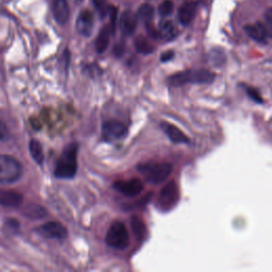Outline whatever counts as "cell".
<instances>
[{
    "label": "cell",
    "mask_w": 272,
    "mask_h": 272,
    "mask_svg": "<svg viewBox=\"0 0 272 272\" xmlns=\"http://www.w3.org/2000/svg\"><path fill=\"white\" fill-rule=\"evenodd\" d=\"M138 171L145 177V179L153 185L161 184L172 173L173 167L170 163H147L137 167Z\"/></svg>",
    "instance_id": "3957f363"
},
{
    "label": "cell",
    "mask_w": 272,
    "mask_h": 272,
    "mask_svg": "<svg viewBox=\"0 0 272 272\" xmlns=\"http://www.w3.org/2000/svg\"><path fill=\"white\" fill-rule=\"evenodd\" d=\"M8 139H9L8 127L3 121H0V140L5 141V140H8Z\"/></svg>",
    "instance_id": "f1b7e54d"
},
{
    "label": "cell",
    "mask_w": 272,
    "mask_h": 272,
    "mask_svg": "<svg viewBox=\"0 0 272 272\" xmlns=\"http://www.w3.org/2000/svg\"><path fill=\"white\" fill-rule=\"evenodd\" d=\"M134 45H135V49L138 53H141V54H151V53H153L154 52V47L153 45L151 44V43L143 37V36H139L135 40V43H134Z\"/></svg>",
    "instance_id": "603a6c76"
},
{
    "label": "cell",
    "mask_w": 272,
    "mask_h": 272,
    "mask_svg": "<svg viewBox=\"0 0 272 272\" xmlns=\"http://www.w3.org/2000/svg\"><path fill=\"white\" fill-rule=\"evenodd\" d=\"M23 175V166L13 157L0 154V184L16 182Z\"/></svg>",
    "instance_id": "277c9868"
},
{
    "label": "cell",
    "mask_w": 272,
    "mask_h": 272,
    "mask_svg": "<svg viewBox=\"0 0 272 272\" xmlns=\"http://www.w3.org/2000/svg\"><path fill=\"white\" fill-rule=\"evenodd\" d=\"M265 20H266V27L268 28L270 35L272 37V8H269L265 13Z\"/></svg>",
    "instance_id": "83f0119b"
},
{
    "label": "cell",
    "mask_w": 272,
    "mask_h": 272,
    "mask_svg": "<svg viewBox=\"0 0 272 272\" xmlns=\"http://www.w3.org/2000/svg\"><path fill=\"white\" fill-rule=\"evenodd\" d=\"M173 57H175V52L169 50V51H166L164 53H162V56H161V62L163 63H165V62H169L173 59Z\"/></svg>",
    "instance_id": "f546056e"
},
{
    "label": "cell",
    "mask_w": 272,
    "mask_h": 272,
    "mask_svg": "<svg viewBox=\"0 0 272 272\" xmlns=\"http://www.w3.org/2000/svg\"><path fill=\"white\" fill-rule=\"evenodd\" d=\"M108 14H110V18H111V23H110V25H108V27H110V29H111L112 34H114L115 30H116V23H117V8L111 6L110 12H108Z\"/></svg>",
    "instance_id": "4316f807"
},
{
    "label": "cell",
    "mask_w": 272,
    "mask_h": 272,
    "mask_svg": "<svg viewBox=\"0 0 272 272\" xmlns=\"http://www.w3.org/2000/svg\"><path fill=\"white\" fill-rule=\"evenodd\" d=\"M173 8H175V6H173L171 0H164V2H162L159 6L158 12L162 17H167L172 13Z\"/></svg>",
    "instance_id": "d4e9b609"
},
{
    "label": "cell",
    "mask_w": 272,
    "mask_h": 272,
    "mask_svg": "<svg viewBox=\"0 0 272 272\" xmlns=\"http://www.w3.org/2000/svg\"><path fill=\"white\" fill-rule=\"evenodd\" d=\"M216 79V74L208 69H188L171 74L168 83L172 86H182L185 84H208Z\"/></svg>",
    "instance_id": "7a4b0ae2"
},
{
    "label": "cell",
    "mask_w": 272,
    "mask_h": 272,
    "mask_svg": "<svg viewBox=\"0 0 272 272\" xmlns=\"http://www.w3.org/2000/svg\"><path fill=\"white\" fill-rule=\"evenodd\" d=\"M161 129L163 130V132H164L168 138L172 141V143L175 144H189V138L188 136L185 134L183 131H181V130L173 126L169 123H166V122H163L161 123Z\"/></svg>",
    "instance_id": "5bb4252c"
},
{
    "label": "cell",
    "mask_w": 272,
    "mask_h": 272,
    "mask_svg": "<svg viewBox=\"0 0 272 272\" xmlns=\"http://www.w3.org/2000/svg\"><path fill=\"white\" fill-rule=\"evenodd\" d=\"M138 17L132 11L127 10L122 14L121 20H119V27L124 36H131L137 27Z\"/></svg>",
    "instance_id": "7c38bea8"
},
{
    "label": "cell",
    "mask_w": 272,
    "mask_h": 272,
    "mask_svg": "<svg viewBox=\"0 0 272 272\" xmlns=\"http://www.w3.org/2000/svg\"><path fill=\"white\" fill-rule=\"evenodd\" d=\"M198 10V4L191 0L184 2L178 10V18L183 26H188L193 20Z\"/></svg>",
    "instance_id": "4fadbf2b"
},
{
    "label": "cell",
    "mask_w": 272,
    "mask_h": 272,
    "mask_svg": "<svg viewBox=\"0 0 272 272\" xmlns=\"http://www.w3.org/2000/svg\"><path fill=\"white\" fill-rule=\"evenodd\" d=\"M23 214L30 219H42L47 216V211L38 204H29L24 209Z\"/></svg>",
    "instance_id": "ffe728a7"
},
{
    "label": "cell",
    "mask_w": 272,
    "mask_h": 272,
    "mask_svg": "<svg viewBox=\"0 0 272 272\" xmlns=\"http://www.w3.org/2000/svg\"><path fill=\"white\" fill-rule=\"evenodd\" d=\"M136 15L138 19H140V21H143L144 25L153 24L152 21H153V16H154V8L151 5L145 4L138 9Z\"/></svg>",
    "instance_id": "44dd1931"
},
{
    "label": "cell",
    "mask_w": 272,
    "mask_h": 272,
    "mask_svg": "<svg viewBox=\"0 0 272 272\" xmlns=\"http://www.w3.org/2000/svg\"><path fill=\"white\" fill-rule=\"evenodd\" d=\"M37 233L41 236H44L49 239H58L62 241L67 237V230L62 223L57 221H50L42 224L36 228Z\"/></svg>",
    "instance_id": "ba28073f"
},
{
    "label": "cell",
    "mask_w": 272,
    "mask_h": 272,
    "mask_svg": "<svg viewBox=\"0 0 272 272\" xmlns=\"http://www.w3.org/2000/svg\"><path fill=\"white\" fill-rule=\"evenodd\" d=\"M78 146L71 144L62 152L58 160L54 176L59 179H72L78 170Z\"/></svg>",
    "instance_id": "6da1fadb"
},
{
    "label": "cell",
    "mask_w": 272,
    "mask_h": 272,
    "mask_svg": "<svg viewBox=\"0 0 272 272\" xmlns=\"http://www.w3.org/2000/svg\"><path fill=\"white\" fill-rule=\"evenodd\" d=\"M30 154L38 165H42L44 162V152H43V147L41 143L36 139H31L29 143Z\"/></svg>",
    "instance_id": "7402d4cb"
},
{
    "label": "cell",
    "mask_w": 272,
    "mask_h": 272,
    "mask_svg": "<svg viewBox=\"0 0 272 272\" xmlns=\"http://www.w3.org/2000/svg\"><path fill=\"white\" fill-rule=\"evenodd\" d=\"M114 188L127 197H136L144 190V184L141 180L134 178L127 181H117L114 183Z\"/></svg>",
    "instance_id": "9c48e42d"
},
{
    "label": "cell",
    "mask_w": 272,
    "mask_h": 272,
    "mask_svg": "<svg viewBox=\"0 0 272 272\" xmlns=\"http://www.w3.org/2000/svg\"><path fill=\"white\" fill-rule=\"evenodd\" d=\"M23 195L16 190L0 189V205L6 208H18L23 203Z\"/></svg>",
    "instance_id": "2e32d148"
},
{
    "label": "cell",
    "mask_w": 272,
    "mask_h": 272,
    "mask_svg": "<svg viewBox=\"0 0 272 272\" xmlns=\"http://www.w3.org/2000/svg\"><path fill=\"white\" fill-rule=\"evenodd\" d=\"M75 29L82 36L89 37L93 33L94 29V15L90 10H84L79 14Z\"/></svg>",
    "instance_id": "30bf717a"
},
{
    "label": "cell",
    "mask_w": 272,
    "mask_h": 272,
    "mask_svg": "<svg viewBox=\"0 0 272 272\" xmlns=\"http://www.w3.org/2000/svg\"><path fill=\"white\" fill-rule=\"evenodd\" d=\"M106 245L117 250H124L130 244V235L125 223L115 221L108 228L105 236Z\"/></svg>",
    "instance_id": "5b68a950"
},
{
    "label": "cell",
    "mask_w": 272,
    "mask_h": 272,
    "mask_svg": "<svg viewBox=\"0 0 272 272\" xmlns=\"http://www.w3.org/2000/svg\"><path fill=\"white\" fill-rule=\"evenodd\" d=\"M161 38H164L166 41L175 40L178 35V31L176 26L173 25L171 20H163L160 23L158 28Z\"/></svg>",
    "instance_id": "ac0fdd59"
},
{
    "label": "cell",
    "mask_w": 272,
    "mask_h": 272,
    "mask_svg": "<svg viewBox=\"0 0 272 272\" xmlns=\"http://www.w3.org/2000/svg\"><path fill=\"white\" fill-rule=\"evenodd\" d=\"M183 2H187V0H183Z\"/></svg>",
    "instance_id": "d6a6232c"
},
{
    "label": "cell",
    "mask_w": 272,
    "mask_h": 272,
    "mask_svg": "<svg viewBox=\"0 0 272 272\" xmlns=\"http://www.w3.org/2000/svg\"><path fill=\"white\" fill-rule=\"evenodd\" d=\"M71 2H72L73 4H75V5H80V4L83 2V0H71Z\"/></svg>",
    "instance_id": "1f68e13d"
},
{
    "label": "cell",
    "mask_w": 272,
    "mask_h": 272,
    "mask_svg": "<svg viewBox=\"0 0 272 272\" xmlns=\"http://www.w3.org/2000/svg\"><path fill=\"white\" fill-rule=\"evenodd\" d=\"M244 30L249 37H251L257 43H262V44H266L268 37H271L268 28L262 23L246 25Z\"/></svg>",
    "instance_id": "8fae6325"
},
{
    "label": "cell",
    "mask_w": 272,
    "mask_h": 272,
    "mask_svg": "<svg viewBox=\"0 0 272 272\" xmlns=\"http://www.w3.org/2000/svg\"><path fill=\"white\" fill-rule=\"evenodd\" d=\"M246 93L256 103H263L264 102L262 96H260L259 92L256 89H254V88H246Z\"/></svg>",
    "instance_id": "484cf974"
},
{
    "label": "cell",
    "mask_w": 272,
    "mask_h": 272,
    "mask_svg": "<svg viewBox=\"0 0 272 272\" xmlns=\"http://www.w3.org/2000/svg\"><path fill=\"white\" fill-rule=\"evenodd\" d=\"M131 227L132 232L137 241H144L147 236V226L145 222L141 220L139 217L133 216L131 218Z\"/></svg>",
    "instance_id": "d6986e66"
},
{
    "label": "cell",
    "mask_w": 272,
    "mask_h": 272,
    "mask_svg": "<svg viewBox=\"0 0 272 272\" xmlns=\"http://www.w3.org/2000/svg\"><path fill=\"white\" fill-rule=\"evenodd\" d=\"M114 52L116 53L117 57H121L125 52V44H123V43H119V44H117L116 47L114 48Z\"/></svg>",
    "instance_id": "4dcf8cb0"
},
{
    "label": "cell",
    "mask_w": 272,
    "mask_h": 272,
    "mask_svg": "<svg viewBox=\"0 0 272 272\" xmlns=\"http://www.w3.org/2000/svg\"><path fill=\"white\" fill-rule=\"evenodd\" d=\"M178 200H179L178 185L175 181H170L162 188L159 195L158 206L162 211H169L177 204Z\"/></svg>",
    "instance_id": "8992f818"
},
{
    "label": "cell",
    "mask_w": 272,
    "mask_h": 272,
    "mask_svg": "<svg viewBox=\"0 0 272 272\" xmlns=\"http://www.w3.org/2000/svg\"><path fill=\"white\" fill-rule=\"evenodd\" d=\"M52 13L59 25H65L69 19V7L67 0H51Z\"/></svg>",
    "instance_id": "9a60e30c"
},
{
    "label": "cell",
    "mask_w": 272,
    "mask_h": 272,
    "mask_svg": "<svg viewBox=\"0 0 272 272\" xmlns=\"http://www.w3.org/2000/svg\"><path fill=\"white\" fill-rule=\"evenodd\" d=\"M101 134H102V138L105 141L111 143V141L123 139L128 134V128L122 122L106 121L102 124Z\"/></svg>",
    "instance_id": "52a82bcc"
},
{
    "label": "cell",
    "mask_w": 272,
    "mask_h": 272,
    "mask_svg": "<svg viewBox=\"0 0 272 272\" xmlns=\"http://www.w3.org/2000/svg\"><path fill=\"white\" fill-rule=\"evenodd\" d=\"M111 34H112V32L108 26H105L100 30L95 43V48L98 53H103L106 50V48L108 47V44H110Z\"/></svg>",
    "instance_id": "e0dca14e"
},
{
    "label": "cell",
    "mask_w": 272,
    "mask_h": 272,
    "mask_svg": "<svg viewBox=\"0 0 272 272\" xmlns=\"http://www.w3.org/2000/svg\"><path fill=\"white\" fill-rule=\"evenodd\" d=\"M93 4L100 18H105L108 15L111 6H108L107 0H93Z\"/></svg>",
    "instance_id": "cb8c5ba5"
}]
</instances>
